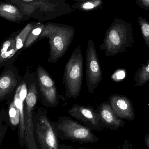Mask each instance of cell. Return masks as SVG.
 Masks as SVG:
<instances>
[{
  "label": "cell",
  "instance_id": "83f0119b",
  "mask_svg": "<svg viewBox=\"0 0 149 149\" xmlns=\"http://www.w3.org/2000/svg\"><path fill=\"white\" fill-rule=\"evenodd\" d=\"M145 6H149V0H141Z\"/></svg>",
  "mask_w": 149,
  "mask_h": 149
},
{
  "label": "cell",
  "instance_id": "2e32d148",
  "mask_svg": "<svg viewBox=\"0 0 149 149\" xmlns=\"http://www.w3.org/2000/svg\"><path fill=\"white\" fill-rule=\"evenodd\" d=\"M72 7L83 11H89L101 8L103 4L102 0H75Z\"/></svg>",
  "mask_w": 149,
  "mask_h": 149
},
{
  "label": "cell",
  "instance_id": "7c38bea8",
  "mask_svg": "<svg viewBox=\"0 0 149 149\" xmlns=\"http://www.w3.org/2000/svg\"><path fill=\"white\" fill-rule=\"evenodd\" d=\"M109 102L115 113L119 118L128 121L135 118L133 103L128 97L118 94L111 95Z\"/></svg>",
  "mask_w": 149,
  "mask_h": 149
},
{
  "label": "cell",
  "instance_id": "6da1fadb",
  "mask_svg": "<svg viewBox=\"0 0 149 149\" xmlns=\"http://www.w3.org/2000/svg\"><path fill=\"white\" fill-rule=\"evenodd\" d=\"M75 32L74 27L68 24L52 22L45 24L37 42L44 38L49 39L48 63H55L63 56L72 42Z\"/></svg>",
  "mask_w": 149,
  "mask_h": 149
},
{
  "label": "cell",
  "instance_id": "4fadbf2b",
  "mask_svg": "<svg viewBox=\"0 0 149 149\" xmlns=\"http://www.w3.org/2000/svg\"><path fill=\"white\" fill-rule=\"evenodd\" d=\"M20 30L14 32L0 46V69L14 65V63L21 54L16 49V38Z\"/></svg>",
  "mask_w": 149,
  "mask_h": 149
},
{
  "label": "cell",
  "instance_id": "e0dca14e",
  "mask_svg": "<svg viewBox=\"0 0 149 149\" xmlns=\"http://www.w3.org/2000/svg\"><path fill=\"white\" fill-rule=\"evenodd\" d=\"M8 114L9 127L12 130H16L19 127L21 117L19 109L15 105L13 100L10 103Z\"/></svg>",
  "mask_w": 149,
  "mask_h": 149
},
{
  "label": "cell",
  "instance_id": "d4e9b609",
  "mask_svg": "<svg viewBox=\"0 0 149 149\" xmlns=\"http://www.w3.org/2000/svg\"><path fill=\"white\" fill-rule=\"evenodd\" d=\"M59 149H92L88 148H83V147H79L78 148H74L72 146L70 145H65L64 144H59Z\"/></svg>",
  "mask_w": 149,
  "mask_h": 149
},
{
  "label": "cell",
  "instance_id": "9a60e30c",
  "mask_svg": "<svg viewBox=\"0 0 149 149\" xmlns=\"http://www.w3.org/2000/svg\"><path fill=\"white\" fill-rule=\"evenodd\" d=\"M25 15L17 5L7 2H0V17L13 22H21Z\"/></svg>",
  "mask_w": 149,
  "mask_h": 149
},
{
  "label": "cell",
  "instance_id": "3957f363",
  "mask_svg": "<svg viewBox=\"0 0 149 149\" xmlns=\"http://www.w3.org/2000/svg\"><path fill=\"white\" fill-rule=\"evenodd\" d=\"M58 139L80 144L97 143L100 138L93 130L70 116H61L56 122L52 121Z\"/></svg>",
  "mask_w": 149,
  "mask_h": 149
},
{
  "label": "cell",
  "instance_id": "ba28073f",
  "mask_svg": "<svg viewBox=\"0 0 149 149\" xmlns=\"http://www.w3.org/2000/svg\"><path fill=\"white\" fill-rule=\"evenodd\" d=\"M86 80L90 94L93 93L102 79V72L93 42L88 40L86 52Z\"/></svg>",
  "mask_w": 149,
  "mask_h": 149
},
{
  "label": "cell",
  "instance_id": "cb8c5ba5",
  "mask_svg": "<svg viewBox=\"0 0 149 149\" xmlns=\"http://www.w3.org/2000/svg\"><path fill=\"white\" fill-rule=\"evenodd\" d=\"M116 149H135L131 143L128 140H125L123 144Z\"/></svg>",
  "mask_w": 149,
  "mask_h": 149
},
{
  "label": "cell",
  "instance_id": "8fae6325",
  "mask_svg": "<svg viewBox=\"0 0 149 149\" xmlns=\"http://www.w3.org/2000/svg\"><path fill=\"white\" fill-rule=\"evenodd\" d=\"M30 74L26 73L20 86L16 90L13 97L15 105L19 109L20 113V123L18 127V140L21 148L25 145V125L24 121V103L28 92V85Z\"/></svg>",
  "mask_w": 149,
  "mask_h": 149
},
{
  "label": "cell",
  "instance_id": "ffe728a7",
  "mask_svg": "<svg viewBox=\"0 0 149 149\" xmlns=\"http://www.w3.org/2000/svg\"><path fill=\"white\" fill-rule=\"evenodd\" d=\"M36 23H31L26 25L24 28L20 31L16 38V49L18 51L22 52L24 50V46L26 42L27 37Z\"/></svg>",
  "mask_w": 149,
  "mask_h": 149
},
{
  "label": "cell",
  "instance_id": "603a6c76",
  "mask_svg": "<svg viewBox=\"0 0 149 149\" xmlns=\"http://www.w3.org/2000/svg\"><path fill=\"white\" fill-rule=\"evenodd\" d=\"M126 76V73L125 71L120 70L116 72L113 76V79L116 81L121 80L124 79Z\"/></svg>",
  "mask_w": 149,
  "mask_h": 149
},
{
  "label": "cell",
  "instance_id": "30bf717a",
  "mask_svg": "<svg viewBox=\"0 0 149 149\" xmlns=\"http://www.w3.org/2000/svg\"><path fill=\"white\" fill-rule=\"evenodd\" d=\"M22 80L15 65L4 68L0 74V102L13 98Z\"/></svg>",
  "mask_w": 149,
  "mask_h": 149
},
{
  "label": "cell",
  "instance_id": "7a4b0ae2",
  "mask_svg": "<svg viewBox=\"0 0 149 149\" xmlns=\"http://www.w3.org/2000/svg\"><path fill=\"white\" fill-rule=\"evenodd\" d=\"M134 43L130 25L123 20H116L107 30L103 42L99 47L108 57L124 52Z\"/></svg>",
  "mask_w": 149,
  "mask_h": 149
},
{
  "label": "cell",
  "instance_id": "d6986e66",
  "mask_svg": "<svg viewBox=\"0 0 149 149\" xmlns=\"http://www.w3.org/2000/svg\"><path fill=\"white\" fill-rule=\"evenodd\" d=\"M134 79L135 85L137 86H142L149 81V61L137 70Z\"/></svg>",
  "mask_w": 149,
  "mask_h": 149
},
{
  "label": "cell",
  "instance_id": "7402d4cb",
  "mask_svg": "<svg viewBox=\"0 0 149 149\" xmlns=\"http://www.w3.org/2000/svg\"><path fill=\"white\" fill-rule=\"evenodd\" d=\"M139 22L145 45L149 48V23L142 19H140Z\"/></svg>",
  "mask_w": 149,
  "mask_h": 149
},
{
  "label": "cell",
  "instance_id": "484cf974",
  "mask_svg": "<svg viewBox=\"0 0 149 149\" xmlns=\"http://www.w3.org/2000/svg\"><path fill=\"white\" fill-rule=\"evenodd\" d=\"M6 2H7L10 3H12V4H14L16 2H22L27 3H31L32 2L34 1L35 0H5Z\"/></svg>",
  "mask_w": 149,
  "mask_h": 149
},
{
  "label": "cell",
  "instance_id": "277c9868",
  "mask_svg": "<svg viewBox=\"0 0 149 149\" xmlns=\"http://www.w3.org/2000/svg\"><path fill=\"white\" fill-rule=\"evenodd\" d=\"M83 69L82 51L78 45L65 67L63 82L68 98L75 99L79 96L83 81Z\"/></svg>",
  "mask_w": 149,
  "mask_h": 149
},
{
  "label": "cell",
  "instance_id": "44dd1931",
  "mask_svg": "<svg viewBox=\"0 0 149 149\" xmlns=\"http://www.w3.org/2000/svg\"><path fill=\"white\" fill-rule=\"evenodd\" d=\"M8 127V112L5 109L3 108L0 112V147L7 134Z\"/></svg>",
  "mask_w": 149,
  "mask_h": 149
},
{
  "label": "cell",
  "instance_id": "ac0fdd59",
  "mask_svg": "<svg viewBox=\"0 0 149 149\" xmlns=\"http://www.w3.org/2000/svg\"><path fill=\"white\" fill-rule=\"evenodd\" d=\"M45 24L36 23L34 27L28 35L24 46V50L28 49L37 42L38 39L42 31Z\"/></svg>",
  "mask_w": 149,
  "mask_h": 149
},
{
  "label": "cell",
  "instance_id": "8992f818",
  "mask_svg": "<svg viewBox=\"0 0 149 149\" xmlns=\"http://www.w3.org/2000/svg\"><path fill=\"white\" fill-rule=\"evenodd\" d=\"M38 95L36 78L34 74H30L24 108L25 147L27 149H38L35 140L33 128L34 110L37 102Z\"/></svg>",
  "mask_w": 149,
  "mask_h": 149
},
{
  "label": "cell",
  "instance_id": "5b68a950",
  "mask_svg": "<svg viewBox=\"0 0 149 149\" xmlns=\"http://www.w3.org/2000/svg\"><path fill=\"white\" fill-rule=\"evenodd\" d=\"M33 128L38 149H59L58 137L45 109L38 108L34 113Z\"/></svg>",
  "mask_w": 149,
  "mask_h": 149
},
{
  "label": "cell",
  "instance_id": "5bb4252c",
  "mask_svg": "<svg viewBox=\"0 0 149 149\" xmlns=\"http://www.w3.org/2000/svg\"><path fill=\"white\" fill-rule=\"evenodd\" d=\"M103 127L111 130H117L125 126V123L116 115L109 102H105L96 109Z\"/></svg>",
  "mask_w": 149,
  "mask_h": 149
},
{
  "label": "cell",
  "instance_id": "4316f807",
  "mask_svg": "<svg viewBox=\"0 0 149 149\" xmlns=\"http://www.w3.org/2000/svg\"><path fill=\"white\" fill-rule=\"evenodd\" d=\"M144 141H145V144L146 147L149 149V134L146 135L145 136Z\"/></svg>",
  "mask_w": 149,
  "mask_h": 149
},
{
  "label": "cell",
  "instance_id": "9c48e42d",
  "mask_svg": "<svg viewBox=\"0 0 149 149\" xmlns=\"http://www.w3.org/2000/svg\"><path fill=\"white\" fill-rule=\"evenodd\" d=\"M68 113L93 131H102L104 129L97 110L92 107L76 104L68 110Z\"/></svg>",
  "mask_w": 149,
  "mask_h": 149
},
{
  "label": "cell",
  "instance_id": "52a82bcc",
  "mask_svg": "<svg viewBox=\"0 0 149 149\" xmlns=\"http://www.w3.org/2000/svg\"><path fill=\"white\" fill-rule=\"evenodd\" d=\"M36 79L41 103L47 107H57L59 104V95L56 83L41 65H38L37 68Z\"/></svg>",
  "mask_w": 149,
  "mask_h": 149
}]
</instances>
